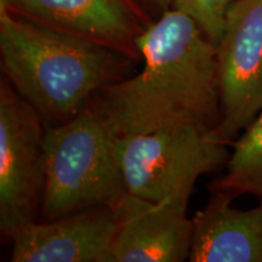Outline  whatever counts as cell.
Segmentation results:
<instances>
[{
  "instance_id": "6da1fadb",
  "label": "cell",
  "mask_w": 262,
  "mask_h": 262,
  "mask_svg": "<svg viewBox=\"0 0 262 262\" xmlns=\"http://www.w3.org/2000/svg\"><path fill=\"white\" fill-rule=\"evenodd\" d=\"M137 44L140 73L103 88L88 107L118 137L215 130L221 119L216 47L195 22L170 9Z\"/></svg>"
},
{
  "instance_id": "7a4b0ae2",
  "label": "cell",
  "mask_w": 262,
  "mask_h": 262,
  "mask_svg": "<svg viewBox=\"0 0 262 262\" xmlns=\"http://www.w3.org/2000/svg\"><path fill=\"white\" fill-rule=\"evenodd\" d=\"M133 58L78 35L0 9V66L44 120L63 124L98 91L129 77Z\"/></svg>"
},
{
  "instance_id": "3957f363",
  "label": "cell",
  "mask_w": 262,
  "mask_h": 262,
  "mask_svg": "<svg viewBox=\"0 0 262 262\" xmlns=\"http://www.w3.org/2000/svg\"><path fill=\"white\" fill-rule=\"evenodd\" d=\"M117 139L89 107L45 129V180L39 221L49 222L100 206L127 193Z\"/></svg>"
},
{
  "instance_id": "277c9868",
  "label": "cell",
  "mask_w": 262,
  "mask_h": 262,
  "mask_svg": "<svg viewBox=\"0 0 262 262\" xmlns=\"http://www.w3.org/2000/svg\"><path fill=\"white\" fill-rule=\"evenodd\" d=\"M228 146L215 130L189 127L117 139L127 193L183 208L196 180L227 163Z\"/></svg>"
},
{
  "instance_id": "5b68a950",
  "label": "cell",
  "mask_w": 262,
  "mask_h": 262,
  "mask_svg": "<svg viewBox=\"0 0 262 262\" xmlns=\"http://www.w3.org/2000/svg\"><path fill=\"white\" fill-rule=\"evenodd\" d=\"M45 126L40 114L0 79V231L11 241L39 220L45 180Z\"/></svg>"
},
{
  "instance_id": "8992f818",
  "label": "cell",
  "mask_w": 262,
  "mask_h": 262,
  "mask_svg": "<svg viewBox=\"0 0 262 262\" xmlns=\"http://www.w3.org/2000/svg\"><path fill=\"white\" fill-rule=\"evenodd\" d=\"M221 119L215 131L232 145L262 110V0H235L216 47Z\"/></svg>"
},
{
  "instance_id": "52a82bcc",
  "label": "cell",
  "mask_w": 262,
  "mask_h": 262,
  "mask_svg": "<svg viewBox=\"0 0 262 262\" xmlns=\"http://www.w3.org/2000/svg\"><path fill=\"white\" fill-rule=\"evenodd\" d=\"M0 9L142 60L137 41L149 24L131 0H0Z\"/></svg>"
},
{
  "instance_id": "ba28073f",
  "label": "cell",
  "mask_w": 262,
  "mask_h": 262,
  "mask_svg": "<svg viewBox=\"0 0 262 262\" xmlns=\"http://www.w3.org/2000/svg\"><path fill=\"white\" fill-rule=\"evenodd\" d=\"M117 229L110 262H182L189 258L193 220L187 208L126 193L113 206Z\"/></svg>"
},
{
  "instance_id": "9c48e42d",
  "label": "cell",
  "mask_w": 262,
  "mask_h": 262,
  "mask_svg": "<svg viewBox=\"0 0 262 262\" xmlns=\"http://www.w3.org/2000/svg\"><path fill=\"white\" fill-rule=\"evenodd\" d=\"M117 222L113 206L32 222L12 237V262H110Z\"/></svg>"
},
{
  "instance_id": "30bf717a",
  "label": "cell",
  "mask_w": 262,
  "mask_h": 262,
  "mask_svg": "<svg viewBox=\"0 0 262 262\" xmlns=\"http://www.w3.org/2000/svg\"><path fill=\"white\" fill-rule=\"evenodd\" d=\"M234 194L214 191L193 216L191 262H262V201L249 210L232 206Z\"/></svg>"
},
{
  "instance_id": "8fae6325",
  "label": "cell",
  "mask_w": 262,
  "mask_h": 262,
  "mask_svg": "<svg viewBox=\"0 0 262 262\" xmlns=\"http://www.w3.org/2000/svg\"><path fill=\"white\" fill-rule=\"evenodd\" d=\"M232 146L226 163L227 171L212 181L211 192L225 191L235 196L251 194L262 201V110Z\"/></svg>"
},
{
  "instance_id": "7c38bea8",
  "label": "cell",
  "mask_w": 262,
  "mask_h": 262,
  "mask_svg": "<svg viewBox=\"0 0 262 262\" xmlns=\"http://www.w3.org/2000/svg\"><path fill=\"white\" fill-rule=\"evenodd\" d=\"M235 0H175L171 9L188 15L215 47L224 34L228 9Z\"/></svg>"
},
{
  "instance_id": "4fadbf2b",
  "label": "cell",
  "mask_w": 262,
  "mask_h": 262,
  "mask_svg": "<svg viewBox=\"0 0 262 262\" xmlns=\"http://www.w3.org/2000/svg\"><path fill=\"white\" fill-rule=\"evenodd\" d=\"M173 2L175 0H131L149 25L169 11L172 8Z\"/></svg>"
}]
</instances>
